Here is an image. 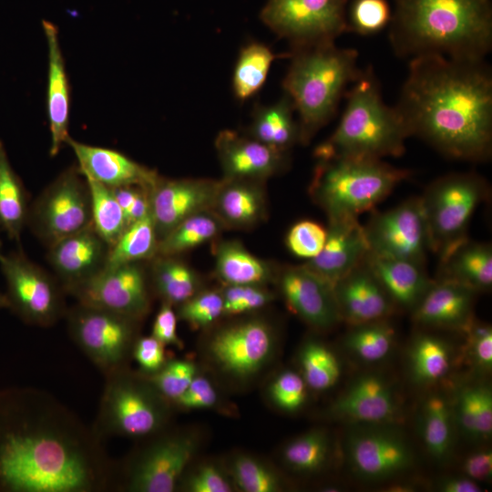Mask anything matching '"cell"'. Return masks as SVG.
<instances>
[{
  "mask_svg": "<svg viewBox=\"0 0 492 492\" xmlns=\"http://www.w3.org/2000/svg\"><path fill=\"white\" fill-rule=\"evenodd\" d=\"M317 161L309 194L328 220L357 218L411 174L382 159L337 157Z\"/></svg>",
  "mask_w": 492,
  "mask_h": 492,
  "instance_id": "6",
  "label": "cell"
},
{
  "mask_svg": "<svg viewBox=\"0 0 492 492\" xmlns=\"http://www.w3.org/2000/svg\"><path fill=\"white\" fill-rule=\"evenodd\" d=\"M67 144L76 155L82 175L111 189L139 186L150 190L159 178L156 170L115 149L84 144L71 137Z\"/></svg>",
  "mask_w": 492,
  "mask_h": 492,
  "instance_id": "23",
  "label": "cell"
},
{
  "mask_svg": "<svg viewBox=\"0 0 492 492\" xmlns=\"http://www.w3.org/2000/svg\"><path fill=\"white\" fill-rule=\"evenodd\" d=\"M103 438L51 394L0 393V491L113 490L116 465Z\"/></svg>",
  "mask_w": 492,
  "mask_h": 492,
  "instance_id": "1",
  "label": "cell"
},
{
  "mask_svg": "<svg viewBox=\"0 0 492 492\" xmlns=\"http://www.w3.org/2000/svg\"><path fill=\"white\" fill-rule=\"evenodd\" d=\"M206 352L223 374L248 379L261 371L273 355L275 333L261 318H246L225 324L212 333Z\"/></svg>",
  "mask_w": 492,
  "mask_h": 492,
  "instance_id": "14",
  "label": "cell"
},
{
  "mask_svg": "<svg viewBox=\"0 0 492 492\" xmlns=\"http://www.w3.org/2000/svg\"><path fill=\"white\" fill-rule=\"evenodd\" d=\"M449 345L441 338L421 334L413 343L409 364L415 381L430 384L443 379L452 364Z\"/></svg>",
  "mask_w": 492,
  "mask_h": 492,
  "instance_id": "39",
  "label": "cell"
},
{
  "mask_svg": "<svg viewBox=\"0 0 492 492\" xmlns=\"http://www.w3.org/2000/svg\"><path fill=\"white\" fill-rule=\"evenodd\" d=\"M282 87L298 113L299 143L307 145L336 113L339 102L360 76L358 53L334 43L292 48Z\"/></svg>",
  "mask_w": 492,
  "mask_h": 492,
  "instance_id": "4",
  "label": "cell"
},
{
  "mask_svg": "<svg viewBox=\"0 0 492 492\" xmlns=\"http://www.w3.org/2000/svg\"><path fill=\"white\" fill-rule=\"evenodd\" d=\"M264 180L221 179L210 210L226 230H249L264 221L268 202Z\"/></svg>",
  "mask_w": 492,
  "mask_h": 492,
  "instance_id": "26",
  "label": "cell"
},
{
  "mask_svg": "<svg viewBox=\"0 0 492 492\" xmlns=\"http://www.w3.org/2000/svg\"><path fill=\"white\" fill-rule=\"evenodd\" d=\"M341 319L353 325L385 320L393 302L364 260L333 284Z\"/></svg>",
  "mask_w": 492,
  "mask_h": 492,
  "instance_id": "25",
  "label": "cell"
},
{
  "mask_svg": "<svg viewBox=\"0 0 492 492\" xmlns=\"http://www.w3.org/2000/svg\"><path fill=\"white\" fill-rule=\"evenodd\" d=\"M215 273L224 285L266 286L278 268L250 252L238 241H220L213 248Z\"/></svg>",
  "mask_w": 492,
  "mask_h": 492,
  "instance_id": "31",
  "label": "cell"
},
{
  "mask_svg": "<svg viewBox=\"0 0 492 492\" xmlns=\"http://www.w3.org/2000/svg\"><path fill=\"white\" fill-rule=\"evenodd\" d=\"M170 405L144 374L126 367L105 375L93 427L102 438L144 439L167 428Z\"/></svg>",
  "mask_w": 492,
  "mask_h": 492,
  "instance_id": "7",
  "label": "cell"
},
{
  "mask_svg": "<svg viewBox=\"0 0 492 492\" xmlns=\"http://www.w3.org/2000/svg\"><path fill=\"white\" fill-rule=\"evenodd\" d=\"M85 179L90 193L92 224L111 247L127 228L124 213L111 188L88 177Z\"/></svg>",
  "mask_w": 492,
  "mask_h": 492,
  "instance_id": "41",
  "label": "cell"
},
{
  "mask_svg": "<svg viewBox=\"0 0 492 492\" xmlns=\"http://www.w3.org/2000/svg\"><path fill=\"white\" fill-rule=\"evenodd\" d=\"M218 403V394L211 382L197 375L173 404L184 409H210Z\"/></svg>",
  "mask_w": 492,
  "mask_h": 492,
  "instance_id": "56",
  "label": "cell"
},
{
  "mask_svg": "<svg viewBox=\"0 0 492 492\" xmlns=\"http://www.w3.org/2000/svg\"><path fill=\"white\" fill-rule=\"evenodd\" d=\"M454 414L448 401L439 394L429 395L421 410L420 433L427 452L437 460L446 459L453 445Z\"/></svg>",
  "mask_w": 492,
  "mask_h": 492,
  "instance_id": "35",
  "label": "cell"
},
{
  "mask_svg": "<svg viewBox=\"0 0 492 492\" xmlns=\"http://www.w3.org/2000/svg\"><path fill=\"white\" fill-rule=\"evenodd\" d=\"M8 308L25 323L48 327L66 315L63 286L23 252L1 254Z\"/></svg>",
  "mask_w": 492,
  "mask_h": 492,
  "instance_id": "12",
  "label": "cell"
},
{
  "mask_svg": "<svg viewBox=\"0 0 492 492\" xmlns=\"http://www.w3.org/2000/svg\"><path fill=\"white\" fill-rule=\"evenodd\" d=\"M28 210L26 189L0 140V227L10 240L19 241Z\"/></svg>",
  "mask_w": 492,
  "mask_h": 492,
  "instance_id": "34",
  "label": "cell"
},
{
  "mask_svg": "<svg viewBox=\"0 0 492 492\" xmlns=\"http://www.w3.org/2000/svg\"><path fill=\"white\" fill-rule=\"evenodd\" d=\"M332 415L358 425H387L398 414V405L387 382L378 375L357 378L331 406Z\"/></svg>",
  "mask_w": 492,
  "mask_h": 492,
  "instance_id": "24",
  "label": "cell"
},
{
  "mask_svg": "<svg viewBox=\"0 0 492 492\" xmlns=\"http://www.w3.org/2000/svg\"><path fill=\"white\" fill-rule=\"evenodd\" d=\"M275 282L289 309L310 326L327 330L341 320L333 285L305 265L278 268Z\"/></svg>",
  "mask_w": 492,
  "mask_h": 492,
  "instance_id": "18",
  "label": "cell"
},
{
  "mask_svg": "<svg viewBox=\"0 0 492 492\" xmlns=\"http://www.w3.org/2000/svg\"><path fill=\"white\" fill-rule=\"evenodd\" d=\"M149 261L150 285L162 302L178 306L201 290L200 274L179 256L156 255Z\"/></svg>",
  "mask_w": 492,
  "mask_h": 492,
  "instance_id": "33",
  "label": "cell"
},
{
  "mask_svg": "<svg viewBox=\"0 0 492 492\" xmlns=\"http://www.w3.org/2000/svg\"><path fill=\"white\" fill-rule=\"evenodd\" d=\"M48 248V261L66 292L103 270L110 247L90 224Z\"/></svg>",
  "mask_w": 492,
  "mask_h": 492,
  "instance_id": "21",
  "label": "cell"
},
{
  "mask_svg": "<svg viewBox=\"0 0 492 492\" xmlns=\"http://www.w3.org/2000/svg\"><path fill=\"white\" fill-rule=\"evenodd\" d=\"M439 488L445 492H480L481 487L467 477H451L440 481Z\"/></svg>",
  "mask_w": 492,
  "mask_h": 492,
  "instance_id": "59",
  "label": "cell"
},
{
  "mask_svg": "<svg viewBox=\"0 0 492 492\" xmlns=\"http://www.w3.org/2000/svg\"><path fill=\"white\" fill-rule=\"evenodd\" d=\"M465 476L478 482L488 480L492 476V453L479 450L470 454L462 466Z\"/></svg>",
  "mask_w": 492,
  "mask_h": 492,
  "instance_id": "58",
  "label": "cell"
},
{
  "mask_svg": "<svg viewBox=\"0 0 492 492\" xmlns=\"http://www.w3.org/2000/svg\"><path fill=\"white\" fill-rule=\"evenodd\" d=\"M475 292L454 281H433L412 310L413 318L422 325L464 330L472 321Z\"/></svg>",
  "mask_w": 492,
  "mask_h": 492,
  "instance_id": "28",
  "label": "cell"
},
{
  "mask_svg": "<svg viewBox=\"0 0 492 492\" xmlns=\"http://www.w3.org/2000/svg\"><path fill=\"white\" fill-rule=\"evenodd\" d=\"M65 316L70 337L104 376L128 367L140 320L79 302Z\"/></svg>",
  "mask_w": 492,
  "mask_h": 492,
  "instance_id": "10",
  "label": "cell"
},
{
  "mask_svg": "<svg viewBox=\"0 0 492 492\" xmlns=\"http://www.w3.org/2000/svg\"><path fill=\"white\" fill-rule=\"evenodd\" d=\"M165 346L152 335L138 336L133 346L132 357L142 374H152L165 364L168 361Z\"/></svg>",
  "mask_w": 492,
  "mask_h": 492,
  "instance_id": "54",
  "label": "cell"
},
{
  "mask_svg": "<svg viewBox=\"0 0 492 492\" xmlns=\"http://www.w3.org/2000/svg\"><path fill=\"white\" fill-rule=\"evenodd\" d=\"M364 262L395 305L413 310L433 281L424 264L369 251Z\"/></svg>",
  "mask_w": 492,
  "mask_h": 492,
  "instance_id": "29",
  "label": "cell"
},
{
  "mask_svg": "<svg viewBox=\"0 0 492 492\" xmlns=\"http://www.w3.org/2000/svg\"><path fill=\"white\" fill-rule=\"evenodd\" d=\"M301 374L308 388L324 391L333 387L341 375L336 355L324 343L309 340L299 354Z\"/></svg>",
  "mask_w": 492,
  "mask_h": 492,
  "instance_id": "43",
  "label": "cell"
},
{
  "mask_svg": "<svg viewBox=\"0 0 492 492\" xmlns=\"http://www.w3.org/2000/svg\"><path fill=\"white\" fill-rule=\"evenodd\" d=\"M215 148L223 179L266 180L289 165L288 152L276 150L234 130H221Z\"/></svg>",
  "mask_w": 492,
  "mask_h": 492,
  "instance_id": "20",
  "label": "cell"
},
{
  "mask_svg": "<svg viewBox=\"0 0 492 492\" xmlns=\"http://www.w3.org/2000/svg\"><path fill=\"white\" fill-rule=\"evenodd\" d=\"M1 248H2V242H1V240H0V256L2 254Z\"/></svg>",
  "mask_w": 492,
  "mask_h": 492,
  "instance_id": "61",
  "label": "cell"
},
{
  "mask_svg": "<svg viewBox=\"0 0 492 492\" xmlns=\"http://www.w3.org/2000/svg\"><path fill=\"white\" fill-rule=\"evenodd\" d=\"M454 419L472 438H488L492 433V393L484 384L467 385L458 392Z\"/></svg>",
  "mask_w": 492,
  "mask_h": 492,
  "instance_id": "38",
  "label": "cell"
},
{
  "mask_svg": "<svg viewBox=\"0 0 492 492\" xmlns=\"http://www.w3.org/2000/svg\"><path fill=\"white\" fill-rule=\"evenodd\" d=\"M330 453L331 444L327 434L315 429L290 441L282 450V460L294 472L312 474L326 465Z\"/></svg>",
  "mask_w": 492,
  "mask_h": 492,
  "instance_id": "42",
  "label": "cell"
},
{
  "mask_svg": "<svg viewBox=\"0 0 492 492\" xmlns=\"http://www.w3.org/2000/svg\"><path fill=\"white\" fill-rule=\"evenodd\" d=\"M187 492H231L233 491L231 478L212 463L198 466L188 474L184 473L178 487Z\"/></svg>",
  "mask_w": 492,
  "mask_h": 492,
  "instance_id": "52",
  "label": "cell"
},
{
  "mask_svg": "<svg viewBox=\"0 0 492 492\" xmlns=\"http://www.w3.org/2000/svg\"><path fill=\"white\" fill-rule=\"evenodd\" d=\"M120 205L127 227L150 214L149 190L139 186L112 189Z\"/></svg>",
  "mask_w": 492,
  "mask_h": 492,
  "instance_id": "53",
  "label": "cell"
},
{
  "mask_svg": "<svg viewBox=\"0 0 492 492\" xmlns=\"http://www.w3.org/2000/svg\"><path fill=\"white\" fill-rule=\"evenodd\" d=\"M281 56L289 57L290 53L276 55L269 46L259 42H251L243 46L232 76L235 97L239 101H245L255 95L264 85L272 61Z\"/></svg>",
  "mask_w": 492,
  "mask_h": 492,
  "instance_id": "36",
  "label": "cell"
},
{
  "mask_svg": "<svg viewBox=\"0 0 492 492\" xmlns=\"http://www.w3.org/2000/svg\"><path fill=\"white\" fill-rule=\"evenodd\" d=\"M346 106L333 134L313 152L317 160L337 157L382 159L405 150L409 129L396 107L384 104L371 68L345 93Z\"/></svg>",
  "mask_w": 492,
  "mask_h": 492,
  "instance_id": "5",
  "label": "cell"
},
{
  "mask_svg": "<svg viewBox=\"0 0 492 492\" xmlns=\"http://www.w3.org/2000/svg\"><path fill=\"white\" fill-rule=\"evenodd\" d=\"M223 316H233L259 310L269 304L274 295L260 285H224Z\"/></svg>",
  "mask_w": 492,
  "mask_h": 492,
  "instance_id": "49",
  "label": "cell"
},
{
  "mask_svg": "<svg viewBox=\"0 0 492 492\" xmlns=\"http://www.w3.org/2000/svg\"><path fill=\"white\" fill-rule=\"evenodd\" d=\"M48 50L46 109L51 136L49 154L57 155L69 138L70 87L56 26L43 21Z\"/></svg>",
  "mask_w": 492,
  "mask_h": 492,
  "instance_id": "27",
  "label": "cell"
},
{
  "mask_svg": "<svg viewBox=\"0 0 492 492\" xmlns=\"http://www.w3.org/2000/svg\"><path fill=\"white\" fill-rule=\"evenodd\" d=\"M159 238L151 215L128 225L109 248L107 265L150 261L157 255Z\"/></svg>",
  "mask_w": 492,
  "mask_h": 492,
  "instance_id": "40",
  "label": "cell"
},
{
  "mask_svg": "<svg viewBox=\"0 0 492 492\" xmlns=\"http://www.w3.org/2000/svg\"><path fill=\"white\" fill-rule=\"evenodd\" d=\"M389 39L402 58L484 60L492 47L490 0H394Z\"/></svg>",
  "mask_w": 492,
  "mask_h": 492,
  "instance_id": "3",
  "label": "cell"
},
{
  "mask_svg": "<svg viewBox=\"0 0 492 492\" xmlns=\"http://www.w3.org/2000/svg\"><path fill=\"white\" fill-rule=\"evenodd\" d=\"M326 231L322 251L303 265L333 285L362 263L370 249L357 218L328 220Z\"/></svg>",
  "mask_w": 492,
  "mask_h": 492,
  "instance_id": "22",
  "label": "cell"
},
{
  "mask_svg": "<svg viewBox=\"0 0 492 492\" xmlns=\"http://www.w3.org/2000/svg\"><path fill=\"white\" fill-rule=\"evenodd\" d=\"M229 474L233 485L244 492H278L282 489V481L277 472L248 455L234 456Z\"/></svg>",
  "mask_w": 492,
  "mask_h": 492,
  "instance_id": "45",
  "label": "cell"
},
{
  "mask_svg": "<svg viewBox=\"0 0 492 492\" xmlns=\"http://www.w3.org/2000/svg\"><path fill=\"white\" fill-rule=\"evenodd\" d=\"M143 262L107 265L66 293L79 303L142 321L151 306L149 275Z\"/></svg>",
  "mask_w": 492,
  "mask_h": 492,
  "instance_id": "15",
  "label": "cell"
},
{
  "mask_svg": "<svg viewBox=\"0 0 492 492\" xmlns=\"http://www.w3.org/2000/svg\"><path fill=\"white\" fill-rule=\"evenodd\" d=\"M198 375L194 363L168 359L156 373L145 376L155 389L171 404L178 399Z\"/></svg>",
  "mask_w": 492,
  "mask_h": 492,
  "instance_id": "48",
  "label": "cell"
},
{
  "mask_svg": "<svg viewBox=\"0 0 492 492\" xmlns=\"http://www.w3.org/2000/svg\"><path fill=\"white\" fill-rule=\"evenodd\" d=\"M411 136L451 159L483 161L492 150V75L484 60L439 55L409 60L395 106Z\"/></svg>",
  "mask_w": 492,
  "mask_h": 492,
  "instance_id": "2",
  "label": "cell"
},
{
  "mask_svg": "<svg viewBox=\"0 0 492 492\" xmlns=\"http://www.w3.org/2000/svg\"><path fill=\"white\" fill-rule=\"evenodd\" d=\"M293 105L284 96L272 105H257L247 135L282 152L299 143L298 121L293 118Z\"/></svg>",
  "mask_w": 492,
  "mask_h": 492,
  "instance_id": "32",
  "label": "cell"
},
{
  "mask_svg": "<svg viewBox=\"0 0 492 492\" xmlns=\"http://www.w3.org/2000/svg\"><path fill=\"white\" fill-rule=\"evenodd\" d=\"M162 431L116 465L113 491L173 492L199 446L191 433Z\"/></svg>",
  "mask_w": 492,
  "mask_h": 492,
  "instance_id": "8",
  "label": "cell"
},
{
  "mask_svg": "<svg viewBox=\"0 0 492 492\" xmlns=\"http://www.w3.org/2000/svg\"><path fill=\"white\" fill-rule=\"evenodd\" d=\"M346 338L345 346L362 361L374 363L384 359L395 340V330L384 320L354 325Z\"/></svg>",
  "mask_w": 492,
  "mask_h": 492,
  "instance_id": "44",
  "label": "cell"
},
{
  "mask_svg": "<svg viewBox=\"0 0 492 492\" xmlns=\"http://www.w3.org/2000/svg\"><path fill=\"white\" fill-rule=\"evenodd\" d=\"M177 321L173 305L162 302L153 322L151 335L164 345L182 348L183 343L177 333Z\"/></svg>",
  "mask_w": 492,
  "mask_h": 492,
  "instance_id": "57",
  "label": "cell"
},
{
  "mask_svg": "<svg viewBox=\"0 0 492 492\" xmlns=\"http://www.w3.org/2000/svg\"><path fill=\"white\" fill-rule=\"evenodd\" d=\"M220 180L165 179L159 176L149 191L150 215L159 241L184 220L210 210Z\"/></svg>",
  "mask_w": 492,
  "mask_h": 492,
  "instance_id": "19",
  "label": "cell"
},
{
  "mask_svg": "<svg viewBox=\"0 0 492 492\" xmlns=\"http://www.w3.org/2000/svg\"><path fill=\"white\" fill-rule=\"evenodd\" d=\"M224 230L210 210L201 211L184 220L159 240L157 255L179 256L216 239Z\"/></svg>",
  "mask_w": 492,
  "mask_h": 492,
  "instance_id": "37",
  "label": "cell"
},
{
  "mask_svg": "<svg viewBox=\"0 0 492 492\" xmlns=\"http://www.w3.org/2000/svg\"><path fill=\"white\" fill-rule=\"evenodd\" d=\"M307 384L302 374L292 370L281 373L269 387V396L281 410L288 413L301 409L306 402Z\"/></svg>",
  "mask_w": 492,
  "mask_h": 492,
  "instance_id": "50",
  "label": "cell"
},
{
  "mask_svg": "<svg viewBox=\"0 0 492 492\" xmlns=\"http://www.w3.org/2000/svg\"><path fill=\"white\" fill-rule=\"evenodd\" d=\"M8 308V302L5 294L0 292V309Z\"/></svg>",
  "mask_w": 492,
  "mask_h": 492,
  "instance_id": "60",
  "label": "cell"
},
{
  "mask_svg": "<svg viewBox=\"0 0 492 492\" xmlns=\"http://www.w3.org/2000/svg\"><path fill=\"white\" fill-rule=\"evenodd\" d=\"M347 437L346 454L352 470L361 478L392 477L413 463L412 450L404 436L386 425H364Z\"/></svg>",
  "mask_w": 492,
  "mask_h": 492,
  "instance_id": "17",
  "label": "cell"
},
{
  "mask_svg": "<svg viewBox=\"0 0 492 492\" xmlns=\"http://www.w3.org/2000/svg\"><path fill=\"white\" fill-rule=\"evenodd\" d=\"M364 227L369 251L425 264L429 247L420 198L374 214Z\"/></svg>",
  "mask_w": 492,
  "mask_h": 492,
  "instance_id": "16",
  "label": "cell"
},
{
  "mask_svg": "<svg viewBox=\"0 0 492 492\" xmlns=\"http://www.w3.org/2000/svg\"><path fill=\"white\" fill-rule=\"evenodd\" d=\"M391 18L387 0H350L346 9L347 32L373 36L388 26Z\"/></svg>",
  "mask_w": 492,
  "mask_h": 492,
  "instance_id": "46",
  "label": "cell"
},
{
  "mask_svg": "<svg viewBox=\"0 0 492 492\" xmlns=\"http://www.w3.org/2000/svg\"><path fill=\"white\" fill-rule=\"evenodd\" d=\"M90 224V193L77 166L60 173L29 205L26 225L48 247Z\"/></svg>",
  "mask_w": 492,
  "mask_h": 492,
  "instance_id": "11",
  "label": "cell"
},
{
  "mask_svg": "<svg viewBox=\"0 0 492 492\" xmlns=\"http://www.w3.org/2000/svg\"><path fill=\"white\" fill-rule=\"evenodd\" d=\"M487 194L475 173H452L430 184L420 197L429 251L438 257L467 238L469 221Z\"/></svg>",
  "mask_w": 492,
  "mask_h": 492,
  "instance_id": "9",
  "label": "cell"
},
{
  "mask_svg": "<svg viewBox=\"0 0 492 492\" xmlns=\"http://www.w3.org/2000/svg\"><path fill=\"white\" fill-rule=\"evenodd\" d=\"M439 276L462 283L474 291L488 290L492 285V248L489 243L467 238L439 256Z\"/></svg>",
  "mask_w": 492,
  "mask_h": 492,
  "instance_id": "30",
  "label": "cell"
},
{
  "mask_svg": "<svg viewBox=\"0 0 492 492\" xmlns=\"http://www.w3.org/2000/svg\"><path fill=\"white\" fill-rule=\"evenodd\" d=\"M350 0H268L260 18L292 48L334 43L347 32Z\"/></svg>",
  "mask_w": 492,
  "mask_h": 492,
  "instance_id": "13",
  "label": "cell"
},
{
  "mask_svg": "<svg viewBox=\"0 0 492 492\" xmlns=\"http://www.w3.org/2000/svg\"><path fill=\"white\" fill-rule=\"evenodd\" d=\"M327 231L323 226L313 220H303L291 227L285 242L292 254L310 260L322 251Z\"/></svg>",
  "mask_w": 492,
  "mask_h": 492,
  "instance_id": "51",
  "label": "cell"
},
{
  "mask_svg": "<svg viewBox=\"0 0 492 492\" xmlns=\"http://www.w3.org/2000/svg\"><path fill=\"white\" fill-rule=\"evenodd\" d=\"M178 319L198 329L210 326L223 316V298L220 290H200L178 305Z\"/></svg>",
  "mask_w": 492,
  "mask_h": 492,
  "instance_id": "47",
  "label": "cell"
},
{
  "mask_svg": "<svg viewBox=\"0 0 492 492\" xmlns=\"http://www.w3.org/2000/svg\"><path fill=\"white\" fill-rule=\"evenodd\" d=\"M467 333V343L474 363L483 370L492 366V330L484 323L473 320L464 328Z\"/></svg>",
  "mask_w": 492,
  "mask_h": 492,
  "instance_id": "55",
  "label": "cell"
}]
</instances>
